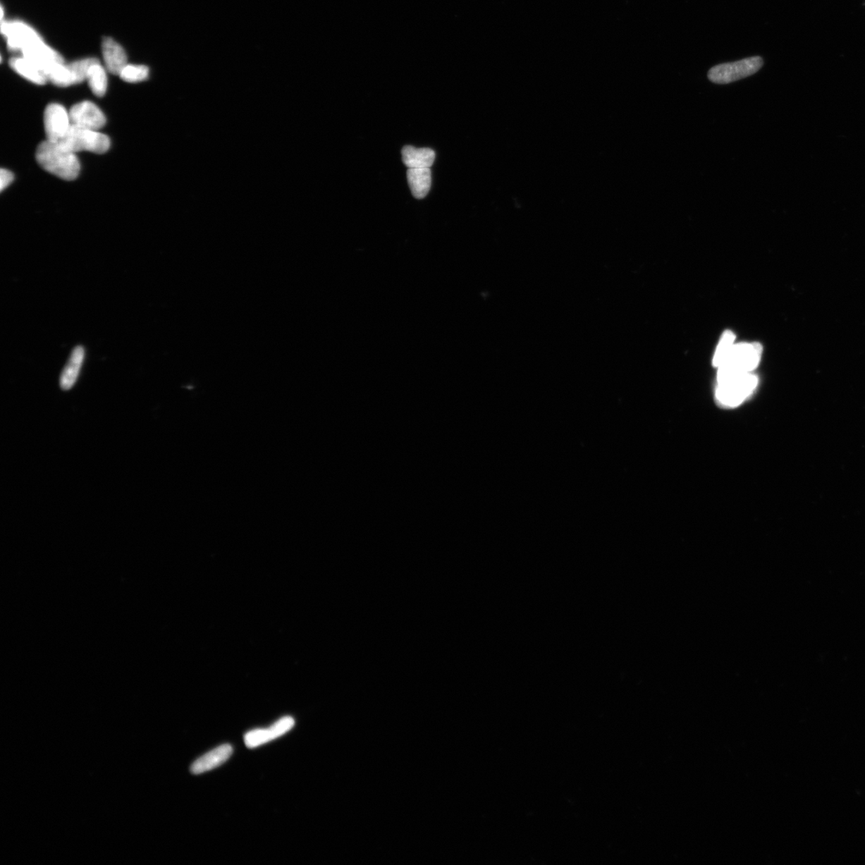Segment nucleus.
Listing matches in <instances>:
<instances>
[{
    "instance_id": "23",
    "label": "nucleus",
    "mask_w": 865,
    "mask_h": 865,
    "mask_svg": "<svg viewBox=\"0 0 865 865\" xmlns=\"http://www.w3.org/2000/svg\"><path fill=\"white\" fill-rule=\"evenodd\" d=\"M3 18H4V8L3 7H1V20H3Z\"/></svg>"
},
{
    "instance_id": "5",
    "label": "nucleus",
    "mask_w": 865,
    "mask_h": 865,
    "mask_svg": "<svg viewBox=\"0 0 865 865\" xmlns=\"http://www.w3.org/2000/svg\"><path fill=\"white\" fill-rule=\"evenodd\" d=\"M763 66L761 56H753L739 61L718 64L711 68L708 73L710 81L714 84L727 85L754 75Z\"/></svg>"
},
{
    "instance_id": "20",
    "label": "nucleus",
    "mask_w": 865,
    "mask_h": 865,
    "mask_svg": "<svg viewBox=\"0 0 865 865\" xmlns=\"http://www.w3.org/2000/svg\"><path fill=\"white\" fill-rule=\"evenodd\" d=\"M149 69L145 66H128L122 70L120 78L127 83H139L149 78Z\"/></svg>"
},
{
    "instance_id": "15",
    "label": "nucleus",
    "mask_w": 865,
    "mask_h": 865,
    "mask_svg": "<svg viewBox=\"0 0 865 865\" xmlns=\"http://www.w3.org/2000/svg\"><path fill=\"white\" fill-rule=\"evenodd\" d=\"M9 66L16 73L35 85H44L49 81L43 70L25 57L11 58Z\"/></svg>"
},
{
    "instance_id": "11",
    "label": "nucleus",
    "mask_w": 865,
    "mask_h": 865,
    "mask_svg": "<svg viewBox=\"0 0 865 865\" xmlns=\"http://www.w3.org/2000/svg\"><path fill=\"white\" fill-rule=\"evenodd\" d=\"M232 754L233 747L231 744H223L216 747L194 762L190 768L191 773L199 775L219 767L226 763Z\"/></svg>"
},
{
    "instance_id": "10",
    "label": "nucleus",
    "mask_w": 865,
    "mask_h": 865,
    "mask_svg": "<svg viewBox=\"0 0 865 865\" xmlns=\"http://www.w3.org/2000/svg\"><path fill=\"white\" fill-rule=\"evenodd\" d=\"M23 57L31 61L43 70L46 75L51 66L59 63H64L63 58L59 53L47 45L43 39L37 41L22 51Z\"/></svg>"
},
{
    "instance_id": "9",
    "label": "nucleus",
    "mask_w": 865,
    "mask_h": 865,
    "mask_svg": "<svg viewBox=\"0 0 865 865\" xmlns=\"http://www.w3.org/2000/svg\"><path fill=\"white\" fill-rule=\"evenodd\" d=\"M294 720L292 717L281 718L274 725L267 729H257L251 731L245 735V743L249 749H254L258 746L266 744L269 741H272L276 738L281 737L290 730L294 726Z\"/></svg>"
},
{
    "instance_id": "22",
    "label": "nucleus",
    "mask_w": 865,
    "mask_h": 865,
    "mask_svg": "<svg viewBox=\"0 0 865 865\" xmlns=\"http://www.w3.org/2000/svg\"><path fill=\"white\" fill-rule=\"evenodd\" d=\"M14 180V175L8 169L0 171V190L4 191Z\"/></svg>"
},
{
    "instance_id": "17",
    "label": "nucleus",
    "mask_w": 865,
    "mask_h": 865,
    "mask_svg": "<svg viewBox=\"0 0 865 865\" xmlns=\"http://www.w3.org/2000/svg\"><path fill=\"white\" fill-rule=\"evenodd\" d=\"M87 80L94 95L102 97L108 88V78L101 63L94 64L88 72Z\"/></svg>"
},
{
    "instance_id": "13",
    "label": "nucleus",
    "mask_w": 865,
    "mask_h": 865,
    "mask_svg": "<svg viewBox=\"0 0 865 865\" xmlns=\"http://www.w3.org/2000/svg\"><path fill=\"white\" fill-rule=\"evenodd\" d=\"M85 350L83 346L75 347L69 360L61 375L60 386L63 391L72 389L80 373L85 361Z\"/></svg>"
},
{
    "instance_id": "16",
    "label": "nucleus",
    "mask_w": 865,
    "mask_h": 865,
    "mask_svg": "<svg viewBox=\"0 0 865 865\" xmlns=\"http://www.w3.org/2000/svg\"><path fill=\"white\" fill-rule=\"evenodd\" d=\"M407 180L413 196L417 199H423L431 190V171L429 168H409Z\"/></svg>"
},
{
    "instance_id": "6",
    "label": "nucleus",
    "mask_w": 865,
    "mask_h": 865,
    "mask_svg": "<svg viewBox=\"0 0 865 865\" xmlns=\"http://www.w3.org/2000/svg\"><path fill=\"white\" fill-rule=\"evenodd\" d=\"M47 140L59 142L69 130L72 122L63 105L51 104L46 108L44 116Z\"/></svg>"
},
{
    "instance_id": "7",
    "label": "nucleus",
    "mask_w": 865,
    "mask_h": 865,
    "mask_svg": "<svg viewBox=\"0 0 865 865\" xmlns=\"http://www.w3.org/2000/svg\"><path fill=\"white\" fill-rule=\"evenodd\" d=\"M1 33L7 38L8 49L16 51L42 39L32 27L20 21L3 22Z\"/></svg>"
},
{
    "instance_id": "21",
    "label": "nucleus",
    "mask_w": 865,
    "mask_h": 865,
    "mask_svg": "<svg viewBox=\"0 0 865 865\" xmlns=\"http://www.w3.org/2000/svg\"><path fill=\"white\" fill-rule=\"evenodd\" d=\"M99 61L96 58H87L85 60L75 61L68 64V67L74 75L75 85L87 80L88 72L94 64Z\"/></svg>"
},
{
    "instance_id": "1",
    "label": "nucleus",
    "mask_w": 865,
    "mask_h": 865,
    "mask_svg": "<svg viewBox=\"0 0 865 865\" xmlns=\"http://www.w3.org/2000/svg\"><path fill=\"white\" fill-rule=\"evenodd\" d=\"M35 158L47 172L62 180H73L80 172V163L75 153L60 142L44 141L38 146Z\"/></svg>"
},
{
    "instance_id": "3",
    "label": "nucleus",
    "mask_w": 865,
    "mask_h": 865,
    "mask_svg": "<svg viewBox=\"0 0 865 865\" xmlns=\"http://www.w3.org/2000/svg\"><path fill=\"white\" fill-rule=\"evenodd\" d=\"M757 384L758 379L751 373L730 376L717 381L716 398L723 407H735L751 395Z\"/></svg>"
},
{
    "instance_id": "8",
    "label": "nucleus",
    "mask_w": 865,
    "mask_h": 865,
    "mask_svg": "<svg viewBox=\"0 0 865 865\" xmlns=\"http://www.w3.org/2000/svg\"><path fill=\"white\" fill-rule=\"evenodd\" d=\"M72 125L99 130L106 123V117L97 105L91 102L76 104L69 111Z\"/></svg>"
},
{
    "instance_id": "18",
    "label": "nucleus",
    "mask_w": 865,
    "mask_h": 865,
    "mask_svg": "<svg viewBox=\"0 0 865 865\" xmlns=\"http://www.w3.org/2000/svg\"><path fill=\"white\" fill-rule=\"evenodd\" d=\"M47 78L53 85L58 87H68L75 85L74 75L68 67V64L59 63L51 66L46 72Z\"/></svg>"
},
{
    "instance_id": "12",
    "label": "nucleus",
    "mask_w": 865,
    "mask_h": 865,
    "mask_svg": "<svg viewBox=\"0 0 865 865\" xmlns=\"http://www.w3.org/2000/svg\"><path fill=\"white\" fill-rule=\"evenodd\" d=\"M102 51L104 63L109 72L114 75H120L122 70L128 66L125 51L113 39L105 38L103 41Z\"/></svg>"
},
{
    "instance_id": "14",
    "label": "nucleus",
    "mask_w": 865,
    "mask_h": 865,
    "mask_svg": "<svg viewBox=\"0 0 865 865\" xmlns=\"http://www.w3.org/2000/svg\"><path fill=\"white\" fill-rule=\"evenodd\" d=\"M403 161L409 168H429L433 166L435 152L431 149H417L405 146L402 151Z\"/></svg>"
},
{
    "instance_id": "4",
    "label": "nucleus",
    "mask_w": 865,
    "mask_h": 865,
    "mask_svg": "<svg viewBox=\"0 0 865 865\" xmlns=\"http://www.w3.org/2000/svg\"><path fill=\"white\" fill-rule=\"evenodd\" d=\"M67 149L74 153L88 151L103 154L110 148V139L106 135L93 129L70 125L68 132L61 141Z\"/></svg>"
},
{
    "instance_id": "19",
    "label": "nucleus",
    "mask_w": 865,
    "mask_h": 865,
    "mask_svg": "<svg viewBox=\"0 0 865 865\" xmlns=\"http://www.w3.org/2000/svg\"><path fill=\"white\" fill-rule=\"evenodd\" d=\"M735 336L732 331H726L723 333V336L718 344L715 355L713 357V364L715 367H719L720 364L725 362V359L732 351L735 345Z\"/></svg>"
},
{
    "instance_id": "2",
    "label": "nucleus",
    "mask_w": 865,
    "mask_h": 865,
    "mask_svg": "<svg viewBox=\"0 0 865 865\" xmlns=\"http://www.w3.org/2000/svg\"><path fill=\"white\" fill-rule=\"evenodd\" d=\"M762 352V346L758 343L735 344L725 362L718 367L717 381L751 373L760 363Z\"/></svg>"
}]
</instances>
